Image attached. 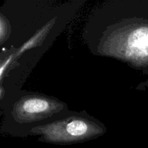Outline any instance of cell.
Masks as SVG:
<instances>
[{
    "instance_id": "cell-1",
    "label": "cell",
    "mask_w": 148,
    "mask_h": 148,
    "mask_svg": "<svg viewBox=\"0 0 148 148\" xmlns=\"http://www.w3.org/2000/svg\"><path fill=\"white\" fill-rule=\"evenodd\" d=\"M104 130L98 124L82 116H71L31 130L41 135L40 140L59 145H70L96 138Z\"/></svg>"
},
{
    "instance_id": "cell-2",
    "label": "cell",
    "mask_w": 148,
    "mask_h": 148,
    "mask_svg": "<svg viewBox=\"0 0 148 148\" xmlns=\"http://www.w3.org/2000/svg\"><path fill=\"white\" fill-rule=\"evenodd\" d=\"M64 104L56 100L40 95H27L13 106L12 115L19 123H30L51 116L63 109Z\"/></svg>"
},
{
    "instance_id": "cell-3",
    "label": "cell",
    "mask_w": 148,
    "mask_h": 148,
    "mask_svg": "<svg viewBox=\"0 0 148 148\" xmlns=\"http://www.w3.org/2000/svg\"><path fill=\"white\" fill-rule=\"evenodd\" d=\"M122 53L137 66L148 69V18L122 33Z\"/></svg>"
},
{
    "instance_id": "cell-4",
    "label": "cell",
    "mask_w": 148,
    "mask_h": 148,
    "mask_svg": "<svg viewBox=\"0 0 148 148\" xmlns=\"http://www.w3.org/2000/svg\"><path fill=\"white\" fill-rule=\"evenodd\" d=\"M54 23L55 19H53V20L49 22L47 24L45 25L40 30H39L33 36V37L30 38L27 42H25V43L23 45V46H21V47L18 49V51L14 53V57H17V56H19L20 55H21L23 52L28 50V49H33V48L37 47V46H40L42 43V42L44 40L45 38L46 37L47 34L49 33V30L51 29L52 26L53 25Z\"/></svg>"
},
{
    "instance_id": "cell-5",
    "label": "cell",
    "mask_w": 148,
    "mask_h": 148,
    "mask_svg": "<svg viewBox=\"0 0 148 148\" xmlns=\"http://www.w3.org/2000/svg\"><path fill=\"white\" fill-rule=\"evenodd\" d=\"M10 29L8 21L1 14V20H0V40H1V43H3L7 40V38L10 36Z\"/></svg>"
},
{
    "instance_id": "cell-6",
    "label": "cell",
    "mask_w": 148,
    "mask_h": 148,
    "mask_svg": "<svg viewBox=\"0 0 148 148\" xmlns=\"http://www.w3.org/2000/svg\"><path fill=\"white\" fill-rule=\"evenodd\" d=\"M14 58H15L14 57V54L10 55L9 57H7V59H6L5 60H4V62H3L1 64V68H0V71H1V72H0L1 79H2L4 71H6L7 68L8 67V66L11 64V62H12V60L14 59Z\"/></svg>"
},
{
    "instance_id": "cell-7",
    "label": "cell",
    "mask_w": 148,
    "mask_h": 148,
    "mask_svg": "<svg viewBox=\"0 0 148 148\" xmlns=\"http://www.w3.org/2000/svg\"><path fill=\"white\" fill-rule=\"evenodd\" d=\"M3 95H4V90H3V87L1 86V99L3 98Z\"/></svg>"
}]
</instances>
